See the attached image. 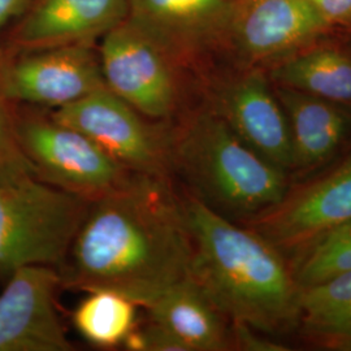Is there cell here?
<instances>
[{
  "label": "cell",
  "instance_id": "1",
  "mask_svg": "<svg viewBox=\"0 0 351 351\" xmlns=\"http://www.w3.org/2000/svg\"><path fill=\"white\" fill-rule=\"evenodd\" d=\"M191 242L175 181L132 176L90 202L63 265V287L120 293L146 307L190 274Z\"/></svg>",
  "mask_w": 351,
  "mask_h": 351
},
{
  "label": "cell",
  "instance_id": "2",
  "mask_svg": "<svg viewBox=\"0 0 351 351\" xmlns=\"http://www.w3.org/2000/svg\"><path fill=\"white\" fill-rule=\"evenodd\" d=\"M191 242L190 275L229 323L276 336L301 326V287L263 234L213 213L180 189Z\"/></svg>",
  "mask_w": 351,
  "mask_h": 351
},
{
  "label": "cell",
  "instance_id": "3",
  "mask_svg": "<svg viewBox=\"0 0 351 351\" xmlns=\"http://www.w3.org/2000/svg\"><path fill=\"white\" fill-rule=\"evenodd\" d=\"M173 181L213 213L247 226L281 201L289 173L233 133L199 99L171 128Z\"/></svg>",
  "mask_w": 351,
  "mask_h": 351
},
{
  "label": "cell",
  "instance_id": "4",
  "mask_svg": "<svg viewBox=\"0 0 351 351\" xmlns=\"http://www.w3.org/2000/svg\"><path fill=\"white\" fill-rule=\"evenodd\" d=\"M98 52L106 88L154 121L173 124L199 101V78L128 19Z\"/></svg>",
  "mask_w": 351,
  "mask_h": 351
},
{
  "label": "cell",
  "instance_id": "5",
  "mask_svg": "<svg viewBox=\"0 0 351 351\" xmlns=\"http://www.w3.org/2000/svg\"><path fill=\"white\" fill-rule=\"evenodd\" d=\"M90 202L29 177L0 182V277L63 265Z\"/></svg>",
  "mask_w": 351,
  "mask_h": 351
},
{
  "label": "cell",
  "instance_id": "6",
  "mask_svg": "<svg viewBox=\"0 0 351 351\" xmlns=\"http://www.w3.org/2000/svg\"><path fill=\"white\" fill-rule=\"evenodd\" d=\"M16 129L37 178L85 201L99 199L136 175L45 108L17 111Z\"/></svg>",
  "mask_w": 351,
  "mask_h": 351
},
{
  "label": "cell",
  "instance_id": "7",
  "mask_svg": "<svg viewBox=\"0 0 351 351\" xmlns=\"http://www.w3.org/2000/svg\"><path fill=\"white\" fill-rule=\"evenodd\" d=\"M199 99L250 149L291 172L288 119L264 68L213 64L199 77Z\"/></svg>",
  "mask_w": 351,
  "mask_h": 351
},
{
  "label": "cell",
  "instance_id": "8",
  "mask_svg": "<svg viewBox=\"0 0 351 351\" xmlns=\"http://www.w3.org/2000/svg\"><path fill=\"white\" fill-rule=\"evenodd\" d=\"M51 113L56 120L84 133L128 171L172 178V124L143 116L111 90L99 88Z\"/></svg>",
  "mask_w": 351,
  "mask_h": 351
},
{
  "label": "cell",
  "instance_id": "9",
  "mask_svg": "<svg viewBox=\"0 0 351 351\" xmlns=\"http://www.w3.org/2000/svg\"><path fill=\"white\" fill-rule=\"evenodd\" d=\"M0 88L13 104L59 110L106 88L98 45L19 50L0 58Z\"/></svg>",
  "mask_w": 351,
  "mask_h": 351
},
{
  "label": "cell",
  "instance_id": "10",
  "mask_svg": "<svg viewBox=\"0 0 351 351\" xmlns=\"http://www.w3.org/2000/svg\"><path fill=\"white\" fill-rule=\"evenodd\" d=\"M333 32L310 0H237L220 63L267 68Z\"/></svg>",
  "mask_w": 351,
  "mask_h": 351
},
{
  "label": "cell",
  "instance_id": "11",
  "mask_svg": "<svg viewBox=\"0 0 351 351\" xmlns=\"http://www.w3.org/2000/svg\"><path fill=\"white\" fill-rule=\"evenodd\" d=\"M237 0H129L128 20L199 75L221 62Z\"/></svg>",
  "mask_w": 351,
  "mask_h": 351
},
{
  "label": "cell",
  "instance_id": "12",
  "mask_svg": "<svg viewBox=\"0 0 351 351\" xmlns=\"http://www.w3.org/2000/svg\"><path fill=\"white\" fill-rule=\"evenodd\" d=\"M351 221V158L332 171L290 185L281 201L246 226L285 255L302 250L335 226Z\"/></svg>",
  "mask_w": 351,
  "mask_h": 351
},
{
  "label": "cell",
  "instance_id": "13",
  "mask_svg": "<svg viewBox=\"0 0 351 351\" xmlns=\"http://www.w3.org/2000/svg\"><path fill=\"white\" fill-rule=\"evenodd\" d=\"M0 293V351H69L72 342L58 311L60 271L26 265L5 278Z\"/></svg>",
  "mask_w": 351,
  "mask_h": 351
},
{
  "label": "cell",
  "instance_id": "14",
  "mask_svg": "<svg viewBox=\"0 0 351 351\" xmlns=\"http://www.w3.org/2000/svg\"><path fill=\"white\" fill-rule=\"evenodd\" d=\"M129 0H32L12 34L17 50L98 45L128 19Z\"/></svg>",
  "mask_w": 351,
  "mask_h": 351
},
{
  "label": "cell",
  "instance_id": "15",
  "mask_svg": "<svg viewBox=\"0 0 351 351\" xmlns=\"http://www.w3.org/2000/svg\"><path fill=\"white\" fill-rule=\"evenodd\" d=\"M288 119L291 172L310 176L330 163L351 134V107L275 86Z\"/></svg>",
  "mask_w": 351,
  "mask_h": 351
},
{
  "label": "cell",
  "instance_id": "16",
  "mask_svg": "<svg viewBox=\"0 0 351 351\" xmlns=\"http://www.w3.org/2000/svg\"><path fill=\"white\" fill-rule=\"evenodd\" d=\"M336 33L264 68L271 82L351 107V38Z\"/></svg>",
  "mask_w": 351,
  "mask_h": 351
},
{
  "label": "cell",
  "instance_id": "17",
  "mask_svg": "<svg viewBox=\"0 0 351 351\" xmlns=\"http://www.w3.org/2000/svg\"><path fill=\"white\" fill-rule=\"evenodd\" d=\"M185 351L233 350L230 323L189 274L145 307Z\"/></svg>",
  "mask_w": 351,
  "mask_h": 351
},
{
  "label": "cell",
  "instance_id": "18",
  "mask_svg": "<svg viewBox=\"0 0 351 351\" xmlns=\"http://www.w3.org/2000/svg\"><path fill=\"white\" fill-rule=\"evenodd\" d=\"M301 326L316 343L332 349L351 339V271L301 288Z\"/></svg>",
  "mask_w": 351,
  "mask_h": 351
},
{
  "label": "cell",
  "instance_id": "19",
  "mask_svg": "<svg viewBox=\"0 0 351 351\" xmlns=\"http://www.w3.org/2000/svg\"><path fill=\"white\" fill-rule=\"evenodd\" d=\"M138 304L111 290H91L73 313L77 332L88 343L101 349L123 346L137 326Z\"/></svg>",
  "mask_w": 351,
  "mask_h": 351
},
{
  "label": "cell",
  "instance_id": "20",
  "mask_svg": "<svg viewBox=\"0 0 351 351\" xmlns=\"http://www.w3.org/2000/svg\"><path fill=\"white\" fill-rule=\"evenodd\" d=\"M293 274L301 288L351 271V221L329 229L291 255Z\"/></svg>",
  "mask_w": 351,
  "mask_h": 351
},
{
  "label": "cell",
  "instance_id": "21",
  "mask_svg": "<svg viewBox=\"0 0 351 351\" xmlns=\"http://www.w3.org/2000/svg\"><path fill=\"white\" fill-rule=\"evenodd\" d=\"M13 106L0 88V182L37 177L20 145Z\"/></svg>",
  "mask_w": 351,
  "mask_h": 351
},
{
  "label": "cell",
  "instance_id": "22",
  "mask_svg": "<svg viewBox=\"0 0 351 351\" xmlns=\"http://www.w3.org/2000/svg\"><path fill=\"white\" fill-rule=\"evenodd\" d=\"M232 346L233 350L243 351H288L289 348L282 343L269 339L265 333L243 324L230 323Z\"/></svg>",
  "mask_w": 351,
  "mask_h": 351
},
{
  "label": "cell",
  "instance_id": "23",
  "mask_svg": "<svg viewBox=\"0 0 351 351\" xmlns=\"http://www.w3.org/2000/svg\"><path fill=\"white\" fill-rule=\"evenodd\" d=\"M310 3L332 30H350L351 0H310Z\"/></svg>",
  "mask_w": 351,
  "mask_h": 351
},
{
  "label": "cell",
  "instance_id": "24",
  "mask_svg": "<svg viewBox=\"0 0 351 351\" xmlns=\"http://www.w3.org/2000/svg\"><path fill=\"white\" fill-rule=\"evenodd\" d=\"M32 0H0V33L7 24L17 16H21Z\"/></svg>",
  "mask_w": 351,
  "mask_h": 351
},
{
  "label": "cell",
  "instance_id": "25",
  "mask_svg": "<svg viewBox=\"0 0 351 351\" xmlns=\"http://www.w3.org/2000/svg\"><path fill=\"white\" fill-rule=\"evenodd\" d=\"M333 350H349L351 351V339H343L339 343H336L333 348Z\"/></svg>",
  "mask_w": 351,
  "mask_h": 351
},
{
  "label": "cell",
  "instance_id": "26",
  "mask_svg": "<svg viewBox=\"0 0 351 351\" xmlns=\"http://www.w3.org/2000/svg\"><path fill=\"white\" fill-rule=\"evenodd\" d=\"M345 33H346V34H348V36H349V37L351 38V29H350V30H346V32H345Z\"/></svg>",
  "mask_w": 351,
  "mask_h": 351
},
{
  "label": "cell",
  "instance_id": "27",
  "mask_svg": "<svg viewBox=\"0 0 351 351\" xmlns=\"http://www.w3.org/2000/svg\"><path fill=\"white\" fill-rule=\"evenodd\" d=\"M349 158H351V154H350V155H349Z\"/></svg>",
  "mask_w": 351,
  "mask_h": 351
}]
</instances>
